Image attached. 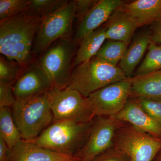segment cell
Segmentation results:
<instances>
[{
  "instance_id": "5",
  "label": "cell",
  "mask_w": 161,
  "mask_h": 161,
  "mask_svg": "<svg viewBox=\"0 0 161 161\" xmlns=\"http://www.w3.org/2000/svg\"><path fill=\"white\" fill-rule=\"evenodd\" d=\"M75 50V41L70 38L60 39L47 48L37 64L49 77L54 87L63 89L68 86Z\"/></svg>"
},
{
  "instance_id": "32",
  "label": "cell",
  "mask_w": 161,
  "mask_h": 161,
  "mask_svg": "<svg viewBox=\"0 0 161 161\" xmlns=\"http://www.w3.org/2000/svg\"><path fill=\"white\" fill-rule=\"evenodd\" d=\"M153 161H161V150L158 153Z\"/></svg>"
},
{
  "instance_id": "8",
  "label": "cell",
  "mask_w": 161,
  "mask_h": 161,
  "mask_svg": "<svg viewBox=\"0 0 161 161\" xmlns=\"http://www.w3.org/2000/svg\"><path fill=\"white\" fill-rule=\"evenodd\" d=\"M115 136V149L130 161H153L161 150V138L132 126L124 127Z\"/></svg>"
},
{
  "instance_id": "15",
  "label": "cell",
  "mask_w": 161,
  "mask_h": 161,
  "mask_svg": "<svg viewBox=\"0 0 161 161\" xmlns=\"http://www.w3.org/2000/svg\"><path fill=\"white\" fill-rule=\"evenodd\" d=\"M105 27L107 39L120 41L128 45L139 26L121 7L111 15Z\"/></svg>"
},
{
  "instance_id": "14",
  "label": "cell",
  "mask_w": 161,
  "mask_h": 161,
  "mask_svg": "<svg viewBox=\"0 0 161 161\" xmlns=\"http://www.w3.org/2000/svg\"><path fill=\"white\" fill-rule=\"evenodd\" d=\"M111 117L117 122H127L141 132L161 138V124L146 113L136 99L128 100L123 110Z\"/></svg>"
},
{
  "instance_id": "7",
  "label": "cell",
  "mask_w": 161,
  "mask_h": 161,
  "mask_svg": "<svg viewBox=\"0 0 161 161\" xmlns=\"http://www.w3.org/2000/svg\"><path fill=\"white\" fill-rule=\"evenodd\" d=\"M54 121L88 122L95 117L86 98L76 90L53 87L47 92Z\"/></svg>"
},
{
  "instance_id": "31",
  "label": "cell",
  "mask_w": 161,
  "mask_h": 161,
  "mask_svg": "<svg viewBox=\"0 0 161 161\" xmlns=\"http://www.w3.org/2000/svg\"><path fill=\"white\" fill-rule=\"evenodd\" d=\"M9 150L6 143L0 139V161H7Z\"/></svg>"
},
{
  "instance_id": "17",
  "label": "cell",
  "mask_w": 161,
  "mask_h": 161,
  "mask_svg": "<svg viewBox=\"0 0 161 161\" xmlns=\"http://www.w3.org/2000/svg\"><path fill=\"white\" fill-rule=\"evenodd\" d=\"M150 42V32H142L134 38L132 43L127 47L123 58L119 63V67L128 79L131 78L136 67L148 48Z\"/></svg>"
},
{
  "instance_id": "24",
  "label": "cell",
  "mask_w": 161,
  "mask_h": 161,
  "mask_svg": "<svg viewBox=\"0 0 161 161\" xmlns=\"http://www.w3.org/2000/svg\"><path fill=\"white\" fill-rule=\"evenodd\" d=\"M23 70L15 60H10L1 55L0 57V82L14 84Z\"/></svg>"
},
{
  "instance_id": "3",
  "label": "cell",
  "mask_w": 161,
  "mask_h": 161,
  "mask_svg": "<svg viewBox=\"0 0 161 161\" xmlns=\"http://www.w3.org/2000/svg\"><path fill=\"white\" fill-rule=\"evenodd\" d=\"M93 120L53 122L32 142L66 155L75 156L86 143Z\"/></svg>"
},
{
  "instance_id": "30",
  "label": "cell",
  "mask_w": 161,
  "mask_h": 161,
  "mask_svg": "<svg viewBox=\"0 0 161 161\" xmlns=\"http://www.w3.org/2000/svg\"><path fill=\"white\" fill-rule=\"evenodd\" d=\"M150 36L151 41L161 46V21L151 24Z\"/></svg>"
},
{
  "instance_id": "29",
  "label": "cell",
  "mask_w": 161,
  "mask_h": 161,
  "mask_svg": "<svg viewBox=\"0 0 161 161\" xmlns=\"http://www.w3.org/2000/svg\"><path fill=\"white\" fill-rule=\"evenodd\" d=\"M93 161H130L129 158L118 150L105 152L98 156Z\"/></svg>"
},
{
  "instance_id": "13",
  "label": "cell",
  "mask_w": 161,
  "mask_h": 161,
  "mask_svg": "<svg viewBox=\"0 0 161 161\" xmlns=\"http://www.w3.org/2000/svg\"><path fill=\"white\" fill-rule=\"evenodd\" d=\"M126 3L121 0H100L93 6L80 22L75 37V42L98 29L108 21L114 12Z\"/></svg>"
},
{
  "instance_id": "16",
  "label": "cell",
  "mask_w": 161,
  "mask_h": 161,
  "mask_svg": "<svg viewBox=\"0 0 161 161\" xmlns=\"http://www.w3.org/2000/svg\"><path fill=\"white\" fill-rule=\"evenodd\" d=\"M122 9L139 27L161 21V0H137L126 3Z\"/></svg>"
},
{
  "instance_id": "23",
  "label": "cell",
  "mask_w": 161,
  "mask_h": 161,
  "mask_svg": "<svg viewBox=\"0 0 161 161\" xmlns=\"http://www.w3.org/2000/svg\"><path fill=\"white\" fill-rule=\"evenodd\" d=\"M68 1L62 0H29L24 13L37 17L44 18L58 10Z\"/></svg>"
},
{
  "instance_id": "11",
  "label": "cell",
  "mask_w": 161,
  "mask_h": 161,
  "mask_svg": "<svg viewBox=\"0 0 161 161\" xmlns=\"http://www.w3.org/2000/svg\"><path fill=\"white\" fill-rule=\"evenodd\" d=\"M49 77L37 64L24 70L13 86L16 99L31 97L47 92L53 88Z\"/></svg>"
},
{
  "instance_id": "2",
  "label": "cell",
  "mask_w": 161,
  "mask_h": 161,
  "mask_svg": "<svg viewBox=\"0 0 161 161\" xmlns=\"http://www.w3.org/2000/svg\"><path fill=\"white\" fill-rule=\"evenodd\" d=\"M11 108L15 123L24 140H35L53 123L47 92L16 99Z\"/></svg>"
},
{
  "instance_id": "26",
  "label": "cell",
  "mask_w": 161,
  "mask_h": 161,
  "mask_svg": "<svg viewBox=\"0 0 161 161\" xmlns=\"http://www.w3.org/2000/svg\"><path fill=\"white\" fill-rule=\"evenodd\" d=\"M141 108L150 117L161 124V102L142 98H136Z\"/></svg>"
},
{
  "instance_id": "19",
  "label": "cell",
  "mask_w": 161,
  "mask_h": 161,
  "mask_svg": "<svg viewBox=\"0 0 161 161\" xmlns=\"http://www.w3.org/2000/svg\"><path fill=\"white\" fill-rule=\"evenodd\" d=\"M106 27L98 28L80 40L74 60V66L88 61L94 58L106 40Z\"/></svg>"
},
{
  "instance_id": "27",
  "label": "cell",
  "mask_w": 161,
  "mask_h": 161,
  "mask_svg": "<svg viewBox=\"0 0 161 161\" xmlns=\"http://www.w3.org/2000/svg\"><path fill=\"white\" fill-rule=\"evenodd\" d=\"M13 84L0 82V108L11 107L16 101L13 90Z\"/></svg>"
},
{
  "instance_id": "10",
  "label": "cell",
  "mask_w": 161,
  "mask_h": 161,
  "mask_svg": "<svg viewBox=\"0 0 161 161\" xmlns=\"http://www.w3.org/2000/svg\"><path fill=\"white\" fill-rule=\"evenodd\" d=\"M93 121L88 138L84 146L75 155L80 161H93L111 147L115 138L117 121L110 116H97Z\"/></svg>"
},
{
  "instance_id": "28",
  "label": "cell",
  "mask_w": 161,
  "mask_h": 161,
  "mask_svg": "<svg viewBox=\"0 0 161 161\" xmlns=\"http://www.w3.org/2000/svg\"><path fill=\"white\" fill-rule=\"evenodd\" d=\"M98 2V1L93 0L76 1L75 18H77L78 21L80 22Z\"/></svg>"
},
{
  "instance_id": "9",
  "label": "cell",
  "mask_w": 161,
  "mask_h": 161,
  "mask_svg": "<svg viewBox=\"0 0 161 161\" xmlns=\"http://www.w3.org/2000/svg\"><path fill=\"white\" fill-rule=\"evenodd\" d=\"M130 79L104 87L87 97L95 116H112L125 108L131 92Z\"/></svg>"
},
{
  "instance_id": "4",
  "label": "cell",
  "mask_w": 161,
  "mask_h": 161,
  "mask_svg": "<svg viewBox=\"0 0 161 161\" xmlns=\"http://www.w3.org/2000/svg\"><path fill=\"white\" fill-rule=\"evenodd\" d=\"M128 79L119 66L94 57L75 67L67 88L76 90L85 98L104 87Z\"/></svg>"
},
{
  "instance_id": "12",
  "label": "cell",
  "mask_w": 161,
  "mask_h": 161,
  "mask_svg": "<svg viewBox=\"0 0 161 161\" xmlns=\"http://www.w3.org/2000/svg\"><path fill=\"white\" fill-rule=\"evenodd\" d=\"M7 161H80L75 156L63 154L22 140L9 148Z\"/></svg>"
},
{
  "instance_id": "25",
  "label": "cell",
  "mask_w": 161,
  "mask_h": 161,
  "mask_svg": "<svg viewBox=\"0 0 161 161\" xmlns=\"http://www.w3.org/2000/svg\"><path fill=\"white\" fill-rule=\"evenodd\" d=\"M29 0H1L0 20L3 21L24 12Z\"/></svg>"
},
{
  "instance_id": "6",
  "label": "cell",
  "mask_w": 161,
  "mask_h": 161,
  "mask_svg": "<svg viewBox=\"0 0 161 161\" xmlns=\"http://www.w3.org/2000/svg\"><path fill=\"white\" fill-rule=\"evenodd\" d=\"M76 1H68L43 19L36 36L32 53L43 54L56 40L70 38L75 18Z\"/></svg>"
},
{
  "instance_id": "21",
  "label": "cell",
  "mask_w": 161,
  "mask_h": 161,
  "mask_svg": "<svg viewBox=\"0 0 161 161\" xmlns=\"http://www.w3.org/2000/svg\"><path fill=\"white\" fill-rule=\"evenodd\" d=\"M127 46L120 41L109 40L103 45L95 57L112 65H117L123 58Z\"/></svg>"
},
{
  "instance_id": "18",
  "label": "cell",
  "mask_w": 161,
  "mask_h": 161,
  "mask_svg": "<svg viewBox=\"0 0 161 161\" xmlns=\"http://www.w3.org/2000/svg\"><path fill=\"white\" fill-rule=\"evenodd\" d=\"M129 79L132 95L161 102V70Z\"/></svg>"
},
{
  "instance_id": "22",
  "label": "cell",
  "mask_w": 161,
  "mask_h": 161,
  "mask_svg": "<svg viewBox=\"0 0 161 161\" xmlns=\"http://www.w3.org/2000/svg\"><path fill=\"white\" fill-rule=\"evenodd\" d=\"M161 70V46L151 40L148 51L136 73V76L147 75Z\"/></svg>"
},
{
  "instance_id": "20",
  "label": "cell",
  "mask_w": 161,
  "mask_h": 161,
  "mask_svg": "<svg viewBox=\"0 0 161 161\" xmlns=\"http://www.w3.org/2000/svg\"><path fill=\"white\" fill-rule=\"evenodd\" d=\"M0 139L9 148L23 140L15 123L10 107L0 108Z\"/></svg>"
},
{
  "instance_id": "1",
  "label": "cell",
  "mask_w": 161,
  "mask_h": 161,
  "mask_svg": "<svg viewBox=\"0 0 161 161\" xmlns=\"http://www.w3.org/2000/svg\"><path fill=\"white\" fill-rule=\"evenodd\" d=\"M44 18L20 14L1 21L0 53L19 64L23 71L32 60L34 40Z\"/></svg>"
}]
</instances>
